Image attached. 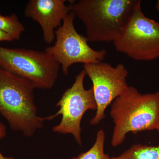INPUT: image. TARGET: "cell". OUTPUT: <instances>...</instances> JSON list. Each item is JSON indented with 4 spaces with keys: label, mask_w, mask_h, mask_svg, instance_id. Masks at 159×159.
<instances>
[{
    "label": "cell",
    "mask_w": 159,
    "mask_h": 159,
    "mask_svg": "<svg viewBox=\"0 0 159 159\" xmlns=\"http://www.w3.org/2000/svg\"><path fill=\"white\" fill-rule=\"evenodd\" d=\"M60 67L54 57L46 51L0 46V68L25 80L35 89L52 88Z\"/></svg>",
    "instance_id": "4"
},
{
    "label": "cell",
    "mask_w": 159,
    "mask_h": 159,
    "mask_svg": "<svg viewBox=\"0 0 159 159\" xmlns=\"http://www.w3.org/2000/svg\"><path fill=\"white\" fill-rule=\"evenodd\" d=\"M75 17L72 11L67 14L62 25L55 31V43L45 49L61 66L65 75L74 64L98 63L102 62L107 54L104 49L97 51L92 48L86 37L77 32L74 25Z\"/></svg>",
    "instance_id": "6"
},
{
    "label": "cell",
    "mask_w": 159,
    "mask_h": 159,
    "mask_svg": "<svg viewBox=\"0 0 159 159\" xmlns=\"http://www.w3.org/2000/svg\"><path fill=\"white\" fill-rule=\"evenodd\" d=\"M139 0H80L68 5L85 25L92 42L115 41L128 22Z\"/></svg>",
    "instance_id": "3"
},
{
    "label": "cell",
    "mask_w": 159,
    "mask_h": 159,
    "mask_svg": "<svg viewBox=\"0 0 159 159\" xmlns=\"http://www.w3.org/2000/svg\"><path fill=\"white\" fill-rule=\"evenodd\" d=\"M34 89L29 81L0 68V114L11 130L27 138L43 128L45 121L57 117L55 114L45 117L38 115Z\"/></svg>",
    "instance_id": "1"
},
{
    "label": "cell",
    "mask_w": 159,
    "mask_h": 159,
    "mask_svg": "<svg viewBox=\"0 0 159 159\" xmlns=\"http://www.w3.org/2000/svg\"><path fill=\"white\" fill-rule=\"evenodd\" d=\"M0 30L9 34L14 40H18L25 28L14 13L9 16L0 14Z\"/></svg>",
    "instance_id": "12"
},
{
    "label": "cell",
    "mask_w": 159,
    "mask_h": 159,
    "mask_svg": "<svg viewBox=\"0 0 159 159\" xmlns=\"http://www.w3.org/2000/svg\"><path fill=\"white\" fill-rule=\"evenodd\" d=\"M139 0L133 12L117 39L118 52L137 61H149L159 57V24L146 17Z\"/></svg>",
    "instance_id": "5"
},
{
    "label": "cell",
    "mask_w": 159,
    "mask_h": 159,
    "mask_svg": "<svg viewBox=\"0 0 159 159\" xmlns=\"http://www.w3.org/2000/svg\"><path fill=\"white\" fill-rule=\"evenodd\" d=\"M14 39L9 34L0 30V42H12Z\"/></svg>",
    "instance_id": "13"
},
{
    "label": "cell",
    "mask_w": 159,
    "mask_h": 159,
    "mask_svg": "<svg viewBox=\"0 0 159 159\" xmlns=\"http://www.w3.org/2000/svg\"><path fill=\"white\" fill-rule=\"evenodd\" d=\"M7 129L5 124L0 122V140H2L6 137Z\"/></svg>",
    "instance_id": "14"
},
{
    "label": "cell",
    "mask_w": 159,
    "mask_h": 159,
    "mask_svg": "<svg viewBox=\"0 0 159 159\" xmlns=\"http://www.w3.org/2000/svg\"><path fill=\"white\" fill-rule=\"evenodd\" d=\"M157 130L159 132V123L158 124V125L157 128Z\"/></svg>",
    "instance_id": "17"
},
{
    "label": "cell",
    "mask_w": 159,
    "mask_h": 159,
    "mask_svg": "<svg viewBox=\"0 0 159 159\" xmlns=\"http://www.w3.org/2000/svg\"><path fill=\"white\" fill-rule=\"evenodd\" d=\"M110 159H159V145L134 144L119 156L112 157Z\"/></svg>",
    "instance_id": "10"
},
{
    "label": "cell",
    "mask_w": 159,
    "mask_h": 159,
    "mask_svg": "<svg viewBox=\"0 0 159 159\" xmlns=\"http://www.w3.org/2000/svg\"><path fill=\"white\" fill-rule=\"evenodd\" d=\"M0 159H16L14 157H5L4 155H3L2 154L1 152V150H0Z\"/></svg>",
    "instance_id": "15"
},
{
    "label": "cell",
    "mask_w": 159,
    "mask_h": 159,
    "mask_svg": "<svg viewBox=\"0 0 159 159\" xmlns=\"http://www.w3.org/2000/svg\"><path fill=\"white\" fill-rule=\"evenodd\" d=\"M84 70L75 77V81L70 88L65 91L56 106L59 107L55 115H61V119L58 125L52 129L53 132L74 137L77 144L82 146V129L81 122L83 116L88 110L97 111V102L92 87L86 89L84 80L86 76Z\"/></svg>",
    "instance_id": "7"
},
{
    "label": "cell",
    "mask_w": 159,
    "mask_h": 159,
    "mask_svg": "<svg viewBox=\"0 0 159 159\" xmlns=\"http://www.w3.org/2000/svg\"><path fill=\"white\" fill-rule=\"evenodd\" d=\"M83 68L93 83L92 87L97 106L90 124L97 125L105 118V110L109 105L128 88V72L121 63L115 67L102 61L85 64Z\"/></svg>",
    "instance_id": "8"
},
{
    "label": "cell",
    "mask_w": 159,
    "mask_h": 159,
    "mask_svg": "<svg viewBox=\"0 0 159 159\" xmlns=\"http://www.w3.org/2000/svg\"><path fill=\"white\" fill-rule=\"evenodd\" d=\"M65 0H30L25 9L26 17L38 23L42 28L44 41L51 44L55 40V29L70 12Z\"/></svg>",
    "instance_id": "9"
},
{
    "label": "cell",
    "mask_w": 159,
    "mask_h": 159,
    "mask_svg": "<svg viewBox=\"0 0 159 159\" xmlns=\"http://www.w3.org/2000/svg\"><path fill=\"white\" fill-rule=\"evenodd\" d=\"M105 140V132L100 129L97 132L95 142L89 149L70 159H110L109 155L104 152Z\"/></svg>",
    "instance_id": "11"
},
{
    "label": "cell",
    "mask_w": 159,
    "mask_h": 159,
    "mask_svg": "<svg viewBox=\"0 0 159 159\" xmlns=\"http://www.w3.org/2000/svg\"><path fill=\"white\" fill-rule=\"evenodd\" d=\"M111 118L114 123L111 145H122L126 135L157 129L159 123V92L142 94L128 86L111 103Z\"/></svg>",
    "instance_id": "2"
},
{
    "label": "cell",
    "mask_w": 159,
    "mask_h": 159,
    "mask_svg": "<svg viewBox=\"0 0 159 159\" xmlns=\"http://www.w3.org/2000/svg\"><path fill=\"white\" fill-rule=\"evenodd\" d=\"M156 9L157 11H159V0L157 1L156 5Z\"/></svg>",
    "instance_id": "16"
}]
</instances>
